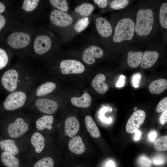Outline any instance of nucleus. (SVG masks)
Instances as JSON below:
<instances>
[{"label": "nucleus", "mask_w": 167, "mask_h": 167, "mask_svg": "<svg viewBox=\"0 0 167 167\" xmlns=\"http://www.w3.org/2000/svg\"><path fill=\"white\" fill-rule=\"evenodd\" d=\"M35 105L39 111L48 114L54 113L58 108V104L56 101L46 98L38 99L36 101Z\"/></svg>", "instance_id": "f8f14e48"}, {"label": "nucleus", "mask_w": 167, "mask_h": 167, "mask_svg": "<svg viewBox=\"0 0 167 167\" xmlns=\"http://www.w3.org/2000/svg\"><path fill=\"white\" fill-rule=\"evenodd\" d=\"M125 77L124 76L121 75L119 78V79L116 83V87L117 88H120L123 87L125 83Z\"/></svg>", "instance_id": "37998d69"}, {"label": "nucleus", "mask_w": 167, "mask_h": 167, "mask_svg": "<svg viewBox=\"0 0 167 167\" xmlns=\"http://www.w3.org/2000/svg\"><path fill=\"white\" fill-rule=\"evenodd\" d=\"M93 6L89 3H83L77 6L75 11L80 15L86 17L90 15L94 10Z\"/></svg>", "instance_id": "cd10ccee"}, {"label": "nucleus", "mask_w": 167, "mask_h": 167, "mask_svg": "<svg viewBox=\"0 0 167 167\" xmlns=\"http://www.w3.org/2000/svg\"><path fill=\"white\" fill-rule=\"evenodd\" d=\"M154 148L158 151H167V136H162L157 139L155 142Z\"/></svg>", "instance_id": "c756f323"}, {"label": "nucleus", "mask_w": 167, "mask_h": 167, "mask_svg": "<svg viewBox=\"0 0 167 167\" xmlns=\"http://www.w3.org/2000/svg\"><path fill=\"white\" fill-rule=\"evenodd\" d=\"M6 23V20L4 17L0 15V30L4 26Z\"/></svg>", "instance_id": "a18cd8bd"}, {"label": "nucleus", "mask_w": 167, "mask_h": 167, "mask_svg": "<svg viewBox=\"0 0 167 167\" xmlns=\"http://www.w3.org/2000/svg\"><path fill=\"white\" fill-rule=\"evenodd\" d=\"M156 51H146L143 54V57L140 64L141 67L147 69L152 66L156 62L159 56Z\"/></svg>", "instance_id": "6ab92c4d"}, {"label": "nucleus", "mask_w": 167, "mask_h": 167, "mask_svg": "<svg viewBox=\"0 0 167 167\" xmlns=\"http://www.w3.org/2000/svg\"><path fill=\"white\" fill-rule=\"evenodd\" d=\"M7 43L11 47L15 49L24 48L28 45L30 41L29 35L22 32L12 33L8 36Z\"/></svg>", "instance_id": "6e6552de"}, {"label": "nucleus", "mask_w": 167, "mask_h": 167, "mask_svg": "<svg viewBox=\"0 0 167 167\" xmlns=\"http://www.w3.org/2000/svg\"><path fill=\"white\" fill-rule=\"evenodd\" d=\"M129 1L127 0H115L113 1L110 4V7L114 10H119L126 7Z\"/></svg>", "instance_id": "72a5a7b5"}, {"label": "nucleus", "mask_w": 167, "mask_h": 167, "mask_svg": "<svg viewBox=\"0 0 167 167\" xmlns=\"http://www.w3.org/2000/svg\"><path fill=\"white\" fill-rule=\"evenodd\" d=\"M167 109V97L162 99L158 104L156 109V112L161 113L164 112Z\"/></svg>", "instance_id": "e433bc0d"}, {"label": "nucleus", "mask_w": 167, "mask_h": 167, "mask_svg": "<svg viewBox=\"0 0 167 167\" xmlns=\"http://www.w3.org/2000/svg\"><path fill=\"white\" fill-rule=\"evenodd\" d=\"M157 136L156 131L154 130L151 131L149 133L148 137L149 140L152 142H153L155 140Z\"/></svg>", "instance_id": "c03bdc74"}, {"label": "nucleus", "mask_w": 167, "mask_h": 167, "mask_svg": "<svg viewBox=\"0 0 167 167\" xmlns=\"http://www.w3.org/2000/svg\"><path fill=\"white\" fill-rule=\"evenodd\" d=\"M80 127L79 121L75 117L70 116L66 119L64 126L65 135L72 137L78 132Z\"/></svg>", "instance_id": "f3484780"}, {"label": "nucleus", "mask_w": 167, "mask_h": 167, "mask_svg": "<svg viewBox=\"0 0 167 167\" xmlns=\"http://www.w3.org/2000/svg\"><path fill=\"white\" fill-rule=\"evenodd\" d=\"M22 158L3 151L1 155V159L6 167H21Z\"/></svg>", "instance_id": "dca6fc26"}, {"label": "nucleus", "mask_w": 167, "mask_h": 167, "mask_svg": "<svg viewBox=\"0 0 167 167\" xmlns=\"http://www.w3.org/2000/svg\"><path fill=\"white\" fill-rule=\"evenodd\" d=\"M105 76L103 74H97L92 81V85L94 89L98 93L103 94L108 90L109 86L104 82Z\"/></svg>", "instance_id": "aec40b11"}, {"label": "nucleus", "mask_w": 167, "mask_h": 167, "mask_svg": "<svg viewBox=\"0 0 167 167\" xmlns=\"http://www.w3.org/2000/svg\"><path fill=\"white\" fill-rule=\"evenodd\" d=\"M135 132V135L134 139L135 140H138L140 138L141 133L140 131L138 130H136Z\"/></svg>", "instance_id": "49530a36"}, {"label": "nucleus", "mask_w": 167, "mask_h": 167, "mask_svg": "<svg viewBox=\"0 0 167 167\" xmlns=\"http://www.w3.org/2000/svg\"><path fill=\"white\" fill-rule=\"evenodd\" d=\"M153 162L155 165H161L165 162V159L163 156L158 155L154 157L153 158Z\"/></svg>", "instance_id": "4c0bfd02"}, {"label": "nucleus", "mask_w": 167, "mask_h": 167, "mask_svg": "<svg viewBox=\"0 0 167 167\" xmlns=\"http://www.w3.org/2000/svg\"><path fill=\"white\" fill-rule=\"evenodd\" d=\"M167 121V109L163 112L159 118L160 123L162 125H164Z\"/></svg>", "instance_id": "a19ab883"}, {"label": "nucleus", "mask_w": 167, "mask_h": 167, "mask_svg": "<svg viewBox=\"0 0 167 167\" xmlns=\"http://www.w3.org/2000/svg\"></svg>", "instance_id": "3c124183"}, {"label": "nucleus", "mask_w": 167, "mask_h": 167, "mask_svg": "<svg viewBox=\"0 0 167 167\" xmlns=\"http://www.w3.org/2000/svg\"><path fill=\"white\" fill-rule=\"evenodd\" d=\"M61 72L64 74H80L84 71L85 67L80 62L76 60L65 59L60 64Z\"/></svg>", "instance_id": "1a4fd4ad"}, {"label": "nucleus", "mask_w": 167, "mask_h": 167, "mask_svg": "<svg viewBox=\"0 0 167 167\" xmlns=\"http://www.w3.org/2000/svg\"><path fill=\"white\" fill-rule=\"evenodd\" d=\"M108 108L106 107L102 108L100 115V118L102 121L106 122L107 123H110L111 122L112 119L110 118H106L104 117V114L105 111H107Z\"/></svg>", "instance_id": "ea45409f"}, {"label": "nucleus", "mask_w": 167, "mask_h": 167, "mask_svg": "<svg viewBox=\"0 0 167 167\" xmlns=\"http://www.w3.org/2000/svg\"><path fill=\"white\" fill-rule=\"evenodd\" d=\"M29 133L19 139L7 138L1 140L0 149L12 155L25 158L28 149Z\"/></svg>", "instance_id": "f257e3e1"}, {"label": "nucleus", "mask_w": 167, "mask_h": 167, "mask_svg": "<svg viewBox=\"0 0 167 167\" xmlns=\"http://www.w3.org/2000/svg\"><path fill=\"white\" fill-rule=\"evenodd\" d=\"M30 123L19 117L8 124L6 132L8 138L19 139L28 135L32 130Z\"/></svg>", "instance_id": "20e7f679"}, {"label": "nucleus", "mask_w": 167, "mask_h": 167, "mask_svg": "<svg viewBox=\"0 0 167 167\" xmlns=\"http://www.w3.org/2000/svg\"><path fill=\"white\" fill-rule=\"evenodd\" d=\"M135 32V24L131 19H122L118 23L115 28L113 41L119 43L126 40L130 41L133 38Z\"/></svg>", "instance_id": "39448f33"}, {"label": "nucleus", "mask_w": 167, "mask_h": 167, "mask_svg": "<svg viewBox=\"0 0 167 167\" xmlns=\"http://www.w3.org/2000/svg\"><path fill=\"white\" fill-rule=\"evenodd\" d=\"M159 19L161 26L167 28V3L164 2L161 5L159 12Z\"/></svg>", "instance_id": "c85d7f7f"}, {"label": "nucleus", "mask_w": 167, "mask_h": 167, "mask_svg": "<svg viewBox=\"0 0 167 167\" xmlns=\"http://www.w3.org/2000/svg\"><path fill=\"white\" fill-rule=\"evenodd\" d=\"M114 162L111 161H109L107 163L106 167H114Z\"/></svg>", "instance_id": "de8ad7c7"}, {"label": "nucleus", "mask_w": 167, "mask_h": 167, "mask_svg": "<svg viewBox=\"0 0 167 167\" xmlns=\"http://www.w3.org/2000/svg\"><path fill=\"white\" fill-rule=\"evenodd\" d=\"M50 4L54 7L62 11H67L68 9L67 2L65 0H50Z\"/></svg>", "instance_id": "7c9ffc66"}, {"label": "nucleus", "mask_w": 167, "mask_h": 167, "mask_svg": "<svg viewBox=\"0 0 167 167\" xmlns=\"http://www.w3.org/2000/svg\"><path fill=\"white\" fill-rule=\"evenodd\" d=\"M145 112L139 109L135 111L128 119L126 125V130L129 134L134 133L142 125L146 118Z\"/></svg>", "instance_id": "0eeeda50"}, {"label": "nucleus", "mask_w": 167, "mask_h": 167, "mask_svg": "<svg viewBox=\"0 0 167 167\" xmlns=\"http://www.w3.org/2000/svg\"><path fill=\"white\" fill-rule=\"evenodd\" d=\"M103 51L101 48L92 45L84 50L82 55V59L85 62L91 65L95 62V58H100L103 56Z\"/></svg>", "instance_id": "ddd939ff"}, {"label": "nucleus", "mask_w": 167, "mask_h": 167, "mask_svg": "<svg viewBox=\"0 0 167 167\" xmlns=\"http://www.w3.org/2000/svg\"><path fill=\"white\" fill-rule=\"evenodd\" d=\"M127 63L132 68L137 67L142 61L143 53L141 51L134 52L131 51L127 54Z\"/></svg>", "instance_id": "393cba45"}, {"label": "nucleus", "mask_w": 167, "mask_h": 167, "mask_svg": "<svg viewBox=\"0 0 167 167\" xmlns=\"http://www.w3.org/2000/svg\"><path fill=\"white\" fill-rule=\"evenodd\" d=\"M56 87V85L54 83L51 82H45L38 88L36 95L38 96L45 95L53 91Z\"/></svg>", "instance_id": "a878e982"}, {"label": "nucleus", "mask_w": 167, "mask_h": 167, "mask_svg": "<svg viewBox=\"0 0 167 167\" xmlns=\"http://www.w3.org/2000/svg\"><path fill=\"white\" fill-rule=\"evenodd\" d=\"M8 61L7 55L5 50L0 48V70L4 68Z\"/></svg>", "instance_id": "c9c22d12"}, {"label": "nucleus", "mask_w": 167, "mask_h": 167, "mask_svg": "<svg viewBox=\"0 0 167 167\" xmlns=\"http://www.w3.org/2000/svg\"><path fill=\"white\" fill-rule=\"evenodd\" d=\"M85 123L88 131L92 137L97 138L100 136L98 128L90 116L87 115L85 117Z\"/></svg>", "instance_id": "b1692460"}, {"label": "nucleus", "mask_w": 167, "mask_h": 167, "mask_svg": "<svg viewBox=\"0 0 167 167\" xmlns=\"http://www.w3.org/2000/svg\"><path fill=\"white\" fill-rule=\"evenodd\" d=\"M51 45L50 38L47 36L41 35L37 36L33 44L35 51L39 54H44L48 51Z\"/></svg>", "instance_id": "4468645a"}, {"label": "nucleus", "mask_w": 167, "mask_h": 167, "mask_svg": "<svg viewBox=\"0 0 167 167\" xmlns=\"http://www.w3.org/2000/svg\"><path fill=\"white\" fill-rule=\"evenodd\" d=\"M50 18L54 24L60 27H67L73 21V19L70 15L58 10H54L51 12Z\"/></svg>", "instance_id": "9d476101"}, {"label": "nucleus", "mask_w": 167, "mask_h": 167, "mask_svg": "<svg viewBox=\"0 0 167 167\" xmlns=\"http://www.w3.org/2000/svg\"><path fill=\"white\" fill-rule=\"evenodd\" d=\"M93 1L101 8H105L107 6V1L106 0H94Z\"/></svg>", "instance_id": "79ce46f5"}, {"label": "nucleus", "mask_w": 167, "mask_h": 167, "mask_svg": "<svg viewBox=\"0 0 167 167\" xmlns=\"http://www.w3.org/2000/svg\"><path fill=\"white\" fill-rule=\"evenodd\" d=\"M70 150L76 154L83 153L85 150V147L82 138L79 136H73L68 143Z\"/></svg>", "instance_id": "412c9836"}, {"label": "nucleus", "mask_w": 167, "mask_h": 167, "mask_svg": "<svg viewBox=\"0 0 167 167\" xmlns=\"http://www.w3.org/2000/svg\"><path fill=\"white\" fill-rule=\"evenodd\" d=\"M141 77V75L140 73H137L133 76L132 83L135 88H137L138 87Z\"/></svg>", "instance_id": "58836bf2"}, {"label": "nucleus", "mask_w": 167, "mask_h": 167, "mask_svg": "<svg viewBox=\"0 0 167 167\" xmlns=\"http://www.w3.org/2000/svg\"><path fill=\"white\" fill-rule=\"evenodd\" d=\"M5 9V6L4 4L0 2V13L3 12Z\"/></svg>", "instance_id": "09e8293b"}, {"label": "nucleus", "mask_w": 167, "mask_h": 167, "mask_svg": "<svg viewBox=\"0 0 167 167\" xmlns=\"http://www.w3.org/2000/svg\"><path fill=\"white\" fill-rule=\"evenodd\" d=\"M137 107H135V108H134V110L136 111V110H137Z\"/></svg>", "instance_id": "8fccbe9b"}, {"label": "nucleus", "mask_w": 167, "mask_h": 167, "mask_svg": "<svg viewBox=\"0 0 167 167\" xmlns=\"http://www.w3.org/2000/svg\"><path fill=\"white\" fill-rule=\"evenodd\" d=\"M91 96L87 93H85L80 97H73L71 99V103L73 105L83 108L89 107L91 105Z\"/></svg>", "instance_id": "5701e85b"}, {"label": "nucleus", "mask_w": 167, "mask_h": 167, "mask_svg": "<svg viewBox=\"0 0 167 167\" xmlns=\"http://www.w3.org/2000/svg\"><path fill=\"white\" fill-rule=\"evenodd\" d=\"M26 99L25 94L21 91L14 92L8 96L3 103L4 108L8 111H14L21 108Z\"/></svg>", "instance_id": "423d86ee"}, {"label": "nucleus", "mask_w": 167, "mask_h": 167, "mask_svg": "<svg viewBox=\"0 0 167 167\" xmlns=\"http://www.w3.org/2000/svg\"><path fill=\"white\" fill-rule=\"evenodd\" d=\"M39 1L38 0H25L22 8L27 11H32L36 7Z\"/></svg>", "instance_id": "473e14b6"}, {"label": "nucleus", "mask_w": 167, "mask_h": 167, "mask_svg": "<svg viewBox=\"0 0 167 167\" xmlns=\"http://www.w3.org/2000/svg\"><path fill=\"white\" fill-rule=\"evenodd\" d=\"M139 167H150L151 162L150 159L144 155L140 156L137 161Z\"/></svg>", "instance_id": "f704fd0d"}, {"label": "nucleus", "mask_w": 167, "mask_h": 167, "mask_svg": "<svg viewBox=\"0 0 167 167\" xmlns=\"http://www.w3.org/2000/svg\"><path fill=\"white\" fill-rule=\"evenodd\" d=\"M46 146L43 133L32 129L29 134L28 148L25 159L31 161L42 157Z\"/></svg>", "instance_id": "f03ea898"}, {"label": "nucleus", "mask_w": 167, "mask_h": 167, "mask_svg": "<svg viewBox=\"0 0 167 167\" xmlns=\"http://www.w3.org/2000/svg\"><path fill=\"white\" fill-rule=\"evenodd\" d=\"M167 88V80L161 79L151 82L148 86L150 92L153 94H159L163 92Z\"/></svg>", "instance_id": "4be33fe9"}, {"label": "nucleus", "mask_w": 167, "mask_h": 167, "mask_svg": "<svg viewBox=\"0 0 167 167\" xmlns=\"http://www.w3.org/2000/svg\"><path fill=\"white\" fill-rule=\"evenodd\" d=\"M154 13L150 9H140L137 13L135 32L140 36H146L151 32L154 22Z\"/></svg>", "instance_id": "7ed1b4c3"}, {"label": "nucleus", "mask_w": 167, "mask_h": 167, "mask_svg": "<svg viewBox=\"0 0 167 167\" xmlns=\"http://www.w3.org/2000/svg\"><path fill=\"white\" fill-rule=\"evenodd\" d=\"M54 121L52 115H44L36 121L35 127L32 129L42 133L45 130H51L53 128L52 125Z\"/></svg>", "instance_id": "2eb2a0df"}, {"label": "nucleus", "mask_w": 167, "mask_h": 167, "mask_svg": "<svg viewBox=\"0 0 167 167\" xmlns=\"http://www.w3.org/2000/svg\"><path fill=\"white\" fill-rule=\"evenodd\" d=\"M96 25L99 34L102 36L108 37L112 32V28L110 23L105 19L99 17L96 20Z\"/></svg>", "instance_id": "a211bd4d"}, {"label": "nucleus", "mask_w": 167, "mask_h": 167, "mask_svg": "<svg viewBox=\"0 0 167 167\" xmlns=\"http://www.w3.org/2000/svg\"><path fill=\"white\" fill-rule=\"evenodd\" d=\"M18 74L15 70L11 69L6 71L1 79L4 88L9 92L15 91L17 88Z\"/></svg>", "instance_id": "9b49d317"}, {"label": "nucleus", "mask_w": 167, "mask_h": 167, "mask_svg": "<svg viewBox=\"0 0 167 167\" xmlns=\"http://www.w3.org/2000/svg\"><path fill=\"white\" fill-rule=\"evenodd\" d=\"M89 23V19L88 17L80 19L75 24L74 27V29L77 32H80L88 26Z\"/></svg>", "instance_id": "2f4dec72"}, {"label": "nucleus", "mask_w": 167, "mask_h": 167, "mask_svg": "<svg viewBox=\"0 0 167 167\" xmlns=\"http://www.w3.org/2000/svg\"><path fill=\"white\" fill-rule=\"evenodd\" d=\"M54 160L50 156H44L39 158L33 163L32 167H54Z\"/></svg>", "instance_id": "bb28decb"}]
</instances>
